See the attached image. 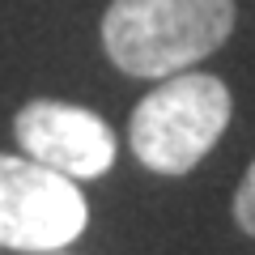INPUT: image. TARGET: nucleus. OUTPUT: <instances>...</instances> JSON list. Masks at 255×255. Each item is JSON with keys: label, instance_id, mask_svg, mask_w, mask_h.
<instances>
[{"label": "nucleus", "instance_id": "obj_1", "mask_svg": "<svg viewBox=\"0 0 255 255\" xmlns=\"http://www.w3.org/2000/svg\"><path fill=\"white\" fill-rule=\"evenodd\" d=\"M234 30V0H111L102 47L128 77H170L213 55Z\"/></svg>", "mask_w": 255, "mask_h": 255}, {"label": "nucleus", "instance_id": "obj_2", "mask_svg": "<svg viewBox=\"0 0 255 255\" xmlns=\"http://www.w3.org/2000/svg\"><path fill=\"white\" fill-rule=\"evenodd\" d=\"M230 90L209 73H170L132 111V153L153 174H187L230 124Z\"/></svg>", "mask_w": 255, "mask_h": 255}, {"label": "nucleus", "instance_id": "obj_3", "mask_svg": "<svg viewBox=\"0 0 255 255\" xmlns=\"http://www.w3.org/2000/svg\"><path fill=\"white\" fill-rule=\"evenodd\" d=\"M90 221L77 179L34 162L0 153V247L60 251Z\"/></svg>", "mask_w": 255, "mask_h": 255}, {"label": "nucleus", "instance_id": "obj_4", "mask_svg": "<svg viewBox=\"0 0 255 255\" xmlns=\"http://www.w3.org/2000/svg\"><path fill=\"white\" fill-rule=\"evenodd\" d=\"M13 132H17V145L26 149V157L68 174V179H98L115 162V132L107 128V119H98L85 107H73V102H26L13 119Z\"/></svg>", "mask_w": 255, "mask_h": 255}, {"label": "nucleus", "instance_id": "obj_5", "mask_svg": "<svg viewBox=\"0 0 255 255\" xmlns=\"http://www.w3.org/2000/svg\"><path fill=\"white\" fill-rule=\"evenodd\" d=\"M234 221L255 238V162H251V170L243 174V183L234 191Z\"/></svg>", "mask_w": 255, "mask_h": 255}]
</instances>
